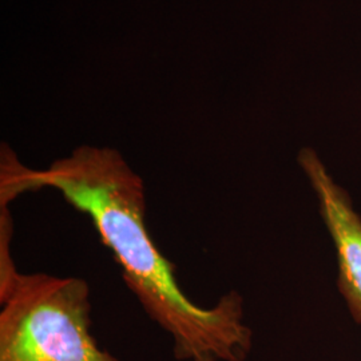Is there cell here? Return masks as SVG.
Returning <instances> with one entry per match:
<instances>
[{
	"mask_svg": "<svg viewBox=\"0 0 361 361\" xmlns=\"http://www.w3.org/2000/svg\"><path fill=\"white\" fill-rule=\"evenodd\" d=\"M0 201L54 189L89 216L104 245L113 253L125 284L146 314L173 341L178 361H245L253 331L237 290L212 307L197 305L182 290L176 267L155 245L146 225V189L140 174L113 147L83 145L43 170L27 168L1 146Z\"/></svg>",
	"mask_w": 361,
	"mask_h": 361,
	"instance_id": "1",
	"label": "cell"
},
{
	"mask_svg": "<svg viewBox=\"0 0 361 361\" xmlns=\"http://www.w3.org/2000/svg\"><path fill=\"white\" fill-rule=\"evenodd\" d=\"M13 219L0 207V361H121L91 332L90 286L79 277L19 271Z\"/></svg>",
	"mask_w": 361,
	"mask_h": 361,
	"instance_id": "2",
	"label": "cell"
},
{
	"mask_svg": "<svg viewBox=\"0 0 361 361\" xmlns=\"http://www.w3.org/2000/svg\"><path fill=\"white\" fill-rule=\"evenodd\" d=\"M297 162L308 178L335 245L338 293L355 323L361 325V216L316 150L302 147Z\"/></svg>",
	"mask_w": 361,
	"mask_h": 361,
	"instance_id": "3",
	"label": "cell"
}]
</instances>
